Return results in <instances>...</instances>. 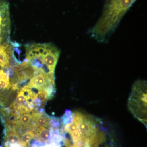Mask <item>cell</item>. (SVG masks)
I'll use <instances>...</instances> for the list:
<instances>
[{
  "instance_id": "obj_1",
  "label": "cell",
  "mask_w": 147,
  "mask_h": 147,
  "mask_svg": "<svg viewBox=\"0 0 147 147\" xmlns=\"http://www.w3.org/2000/svg\"><path fill=\"white\" fill-rule=\"evenodd\" d=\"M136 0H108L102 15L92 29V36L99 42L106 41L121 18Z\"/></svg>"
},
{
  "instance_id": "obj_2",
  "label": "cell",
  "mask_w": 147,
  "mask_h": 147,
  "mask_svg": "<svg viewBox=\"0 0 147 147\" xmlns=\"http://www.w3.org/2000/svg\"><path fill=\"white\" fill-rule=\"evenodd\" d=\"M60 50L51 43H34L29 50L28 60L36 58L41 61L42 67L40 71L48 74H54Z\"/></svg>"
},
{
  "instance_id": "obj_3",
  "label": "cell",
  "mask_w": 147,
  "mask_h": 147,
  "mask_svg": "<svg viewBox=\"0 0 147 147\" xmlns=\"http://www.w3.org/2000/svg\"><path fill=\"white\" fill-rule=\"evenodd\" d=\"M147 82L136 81L132 86L128 101L129 111L135 118L147 127Z\"/></svg>"
},
{
  "instance_id": "obj_4",
  "label": "cell",
  "mask_w": 147,
  "mask_h": 147,
  "mask_svg": "<svg viewBox=\"0 0 147 147\" xmlns=\"http://www.w3.org/2000/svg\"><path fill=\"white\" fill-rule=\"evenodd\" d=\"M11 21L9 3L6 0H0V42L10 40Z\"/></svg>"
},
{
  "instance_id": "obj_5",
  "label": "cell",
  "mask_w": 147,
  "mask_h": 147,
  "mask_svg": "<svg viewBox=\"0 0 147 147\" xmlns=\"http://www.w3.org/2000/svg\"><path fill=\"white\" fill-rule=\"evenodd\" d=\"M28 85L37 90H46L55 88L54 74H47L39 70L30 79Z\"/></svg>"
},
{
  "instance_id": "obj_6",
  "label": "cell",
  "mask_w": 147,
  "mask_h": 147,
  "mask_svg": "<svg viewBox=\"0 0 147 147\" xmlns=\"http://www.w3.org/2000/svg\"><path fill=\"white\" fill-rule=\"evenodd\" d=\"M32 115V121L34 125L50 128L51 126L50 117L37 112L33 113Z\"/></svg>"
},
{
  "instance_id": "obj_7",
  "label": "cell",
  "mask_w": 147,
  "mask_h": 147,
  "mask_svg": "<svg viewBox=\"0 0 147 147\" xmlns=\"http://www.w3.org/2000/svg\"><path fill=\"white\" fill-rule=\"evenodd\" d=\"M38 92L37 94L38 98H39L40 101H41L43 104L46 102L49 99V96L47 92L45 90H37Z\"/></svg>"
}]
</instances>
